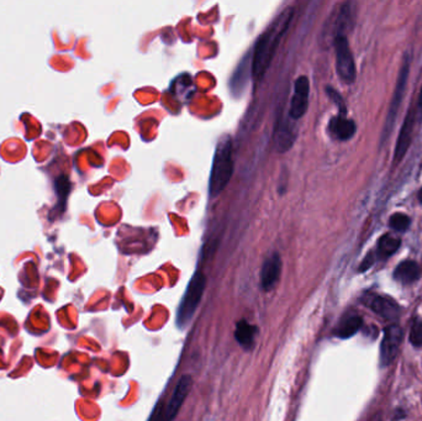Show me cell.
<instances>
[{
	"instance_id": "603a6c76",
	"label": "cell",
	"mask_w": 422,
	"mask_h": 421,
	"mask_svg": "<svg viewBox=\"0 0 422 421\" xmlns=\"http://www.w3.org/2000/svg\"><path fill=\"white\" fill-rule=\"evenodd\" d=\"M417 199H419V203L422 204V187L421 189L419 191V193H417Z\"/></svg>"
},
{
	"instance_id": "d6986e66",
	"label": "cell",
	"mask_w": 422,
	"mask_h": 421,
	"mask_svg": "<svg viewBox=\"0 0 422 421\" xmlns=\"http://www.w3.org/2000/svg\"><path fill=\"white\" fill-rule=\"evenodd\" d=\"M411 345H414L415 347H422V320L415 319L412 321L410 330Z\"/></svg>"
},
{
	"instance_id": "6da1fadb",
	"label": "cell",
	"mask_w": 422,
	"mask_h": 421,
	"mask_svg": "<svg viewBox=\"0 0 422 421\" xmlns=\"http://www.w3.org/2000/svg\"><path fill=\"white\" fill-rule=\"evenodd\" d=\"M293 14L294 10L291 8L285 9L257 40L252 54V74L254 78H262L267 72L277 51L278 45L289 28Z\"/></svg>"
},
{
	"instance_id": "4fadbf2b",
	"label": "cell",
	"mask_w": 422,
	"mask_h": 421,
	"mask_svg": "<svg viewBox=\"0 0 422 421\" xmlns=\"http://www.w3.org/2000/svg\"><path fill=\"white\" fill-rule=\"evenodd\" d=\"M421 274V268L417 265L415 261H404L401 263H399L398 267L394 271V278L398 282L403 284H411V283L417 282Z\"/></svg>"
},
{
	"instance_id": "52a82bcc",
	"label": "cell",
	"mask_w": 422,
	"mask_h": 421,
	"mask_svg": "<svg viewBox=\"0 0 422 421\" xmlns=\"http://www.w3.org/2000/svg\"><path fill=\"white\" fill-rule=\"evenodd\" d=\"M403 343V330L397 324L388 326L384 330V336L380 343V363L381 366L390 365L398 355Z\"/></svg>"
},
{
	"instance_id": "5bb4252c",
	"label": "cell",
	"mask_w": 422,
	"mask_h": 421,
	"mask_svg": "<svg viewBox=\"0 0 422 421\" xmlns=\"http://www.w3.org/2000/svg\"><path fill=\"white\" fill-rule=\"evenodd\" d=\"M258 334V329L256 326L247 323L246 320H241L236 325L235 337L237 343L245 349H251L254 347V338Z\"/></svg>"
},
{
	"instance_id": "e0dca14e",
	"label": "cell",
	"mask_w": 422,
	"mask_h": 421,
	"mask_svg": "<svg viewBox=\"0 0 422 421\" xmlns=\"http://www.w3.org/2000/svg\"><path fill=\"white\" fill-rule=\"evenodd\" d=\"M293 142H294V135L291 133V129H290L289 125L285 124L283 127H280V129L278 130L277 135L278 151L285 152V151L289 150L290 147L293 146Z\"/></svg>"
},
{
	"instance_id": "7c38bea8",
	"label": "cell",
	"mask_w": 422,
	"mask_h": 421,
	"mask_svg": "<svg viewBox=\"0 0 422 421\" xmlns=\"http://www.w3.org/2000/svg\"><path fill=\"white\" fill-rule=\"evenodd\" d=\"M356 131V122L347 119L346 115L338 114L337 116H333L329 122V133L333 139L338 141L350 140Z\"/></svg>"
},
{
	"instance_id": "ac0fdd59",
	"label": "cell",
	"mask_w": 422,
	"mask_h": 421,
	"mask_svg": "<svg viewBox=\"0 0 422 421\" xmlns=\"http://www.w3.org/2000/svg\"><path fill=\"white\" fill-rule=\"evenodd\" d=\"M411 219L403 213H397L389 219V226L395 231L404 233L410 228Z\"/></svg>"
},
{
	"instance_id": "2e32d148",
	"label": "cell",
	"mask_w": 422,
	"mask_h": 421,
	"mask_svg": "<svg viewBox=\"0 0 422 421\" xmlns=\"http://www.w3.org/2000/svg\"><path fill=\"white\" fill-rule=\"evenodd\" d=\"M400 244H401V240L397 236H392L390 234L383 235L378 241L377 255L380 259H388L398 251Z\"/></svg>"
},
{
	"instance_id": "ba28073f",
	"label": "cell",
	"mask_w": 422,
	"mask_h": 421,
	"mask_svg": "<svg viewBox=\"0 0 422 421\" xmlns=\"http://www.w3.org/2000/svg\"><path fill=\"white\" fill-rule=\"evenodd\" d=\"M309 94H310V82L307 76H302L296 80L294 94L290 102L289 116L293 120L302 119L307 113L309 107Z\"/></svg>"
},
{
	"instance_id": "30bf717a",
	"label": "cell",
	"mask_w": 422,
	"mask_h": 421,
	"mask_svg": "<svg viewBox=\"0 0 422 421\" xmlns=\"http://www.w3.org/2000/svg\"><path fill=\"white\" fill-rule=\"evenodd\" d=\"M282 272V259L279 253L273 252L265 259L260 270V285L265 290L276 287Z\"/></svg>"
},
{
	"instance_id": "7a4b0ae2",
	"label": "cell",
	"mask_w": 422,
	"mask_h": 421,
	"mask_svg": "<svg viewBox=\"0 0 422 421\" xmlns=\"http://www.w3.org/2000/svg\"><path fill=\"white\" fill-rule=\"evenodd\" d=\"M232 140L229 135L220 138L214 153L211 166L209 194L215 198L223 192L234 175V156H232Z\"/></svg>"
},
{
	"instance_id": "9c48e42d",
	"label": "cell",
	"mask_w": 422,
	"mask_h": 421,
	"mask_svg": "<svg viewBox=\"0 0 422 421\" xmlns=\"http://www.w3.org/2000/svg\"><path fill=\"white\" fill-rule=\"evenodd\" d=\"M193 385V379L189 376L186 374L183 376L178 383L175 385V391L172 394V398L169 400L168 404H166L164 407V421H173L175 416L179 413L181 405L184 403L186 398L188 397L190 388Z\"/></svg>"
},
{
	"instance_id": "277c9868",
	"label": "cell",
	"mask_w": 422,
	"mask_h": 421,
	"mask_svg": "<svg viewBox=\"0 0 422 421\" xmlns=\"http://www.w3.org/2000/svg\"><path fill=\"white\" fill-rule=\"evenodd\" d=\"M411 65V54L410 52L405 54L404 61H403V66L400 68L398 79H397V85L392 94V102L389 105L388 115H386V124L383 127V133H381V142H384L389 135L392 133V127L395 124V119L398 116L399 109L401 107V102L404 99L405 89L408 85V78H409V72H410Z\"/></svg>"
},
{
	"instance_id": "8fae6325",
	"label": "cell",
	"mask_w": 422,
	"mask_h": 421,
	"mask_svg": "<svg viewBox=\"0 0 422 421\" xmlns=\"http://www.w3.org/2000/svg\"><path fill=\"white\" fill-rule=\"evenodd\" d=\"M415 115L417 110H409V113L405 118L404 124L401 127V130L399 133L398 141L395 146L394 152V162L399 163L404 158L406 152L410 147L411 140H412V131H414V124H415Z\"/></svg>"
},
{
	"instance_id": "8992f818",
	"label": "cell",
	"mask_w": 422,
	"mask_h": 421,
	"mask_svg": "<svg viewBox=\"0 0 422 421\" xmlns=\"http://www.w3.org/2000/svg\"><path fill=\"white\" fill-rule=\"evenodd\" d=\"M361 301L364 307H368L369 310L379 315L383 319L394 321L398 319L401 314V307L398 303L386 295L366 293L362 295Z\"/></svg>"
},
{
	"instance_id": "9a60e30c",
	"label": "cell",
	"mask_w": 422,
	"mask_h": 421,
	"mask_svg": "<svg viewBox=\"0 0 422 421\" xmlns=\"http://www.w3.org/2000/svg\"><path fill=\"white\" fill-rule=\"evenodd\" d=\"M363 325V320L358 315H350L338 324L335 329V335L340 338H350L355 336L358 331L361 330Z\"/></svg>"
},
{
	"instance_id": "5b68a950",
	"label": "cell",
	"mask_w": 422,
	"mask_h": 421,
	"mask_svg": "<svg viewBox=\"0 0 422 421\" xmlns=\"http://www.w3.org/2000/svg\"><path fill=\"white\" fill-rule=\"evenodd\" d=\"M333 45L336 51V69L340 78L346 85L355 83L357 78L356 63L347 36L338 35L333 39Z\"/></svg>"
},
{
	"instance_id": "3957f363",
	"label": "cell",
	"mask_w": 422,
	"mask_h": 421,
	"mask_svg": "<svg viewBox=\"0 0 422 421\" xmlns=\"http://www.w3.org/2000/svg\"><path fill=\"white\" fill-rule=\"evenodd\" d=\"M206 287V277L201 272H195L190 282L188 284L186 293L181 298V304L177 310V326L179 329L187 327L188 324L195 314L197 307H199L200 301L204 294Z\"/></svg>"
},
{
	"instance_id": "ffe728a7",
	"label": "cell",
	"mask_w": 422,
	"mask_h": 421,
	"mask_svg": "<svg viewBox=\"0 0 422 421\" xmlns=\"http://www.w3.org/2000/svg\"><path fill=\"white\" fill-rule=\"evenodd\" d=\"M326 93H327V96H330V99H332V102L337 105L338 110H340V114H347L346 102H344L342 96H341L338 91H335L333 88H331V87H327V88H326Z\"/></svg>"
},
{
	"instance_id": "44dd1931",
	"label": "cell",
	"mask_w": 422,
	"mask_h": 421,
	"mask_svg": "<svg viewBox=\"0 0 422 421\" xmlns=\"http://www.w3.org/2000/svg\"><path fill=\"white\" fill-rule=\"evenodd\" d=\"M164 407L166 404L163 403L162 399L156 404L155 410L152 411L151 416L148 421H164Z\"/></svg>"
},
{
	"instance_id": "7402d4cb",
	"label": "cell",
	"mask_w": 422,
	"mask_h": 421,
	"mask_svg": "<svg viewBox=\"0 0 422 421\" xmlns=\"http://www.w3.org/2000/svg\"><path fill=\"white\" fill-rule=\"evenodd\" d=\"M417 119L422 120V88L420 91V96H419V100H417Z\"/></svg>"
}]
</instances>
